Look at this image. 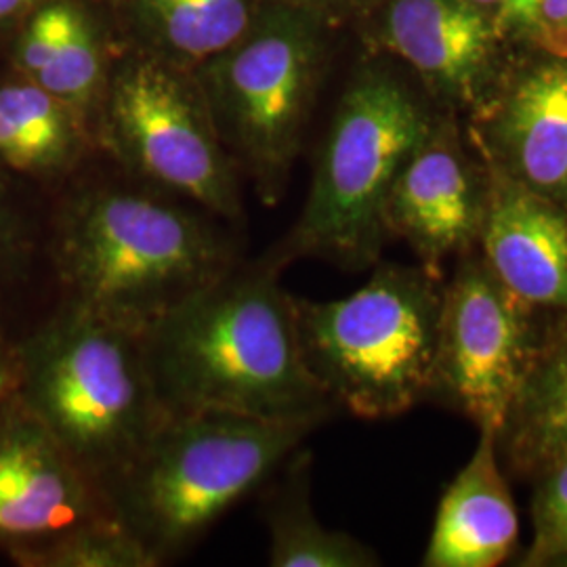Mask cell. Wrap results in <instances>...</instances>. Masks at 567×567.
<instances>
[{
  "label": "cell",
  "mask_w": 567,
  "mask_h": 567,
  "mask_svg": "<svg viewBox=\"0 0 567 567\" xmlns=\"http://www.w3.org/2000/svg\"><path fill=\"white\" fill-rule=\"evenodd\" d=\"M282 269L238 264L143 332L145 360L168 414L221 410L322 425L337 408L305 364Z\"/></svg>",
  "instance_id": "1"
},
{
  "label": "cell",
  "mask_w": 567,
  "mask_h": 567,
  "mask_svg": "<svg viewBox=\"0 0 567 567\" xmlns=\"http://www.w3.org/2000/svg\"><path fill=\"white\" fill-rule=\"evenodd\" d=\"M224 224L150 183L81 185L49 238L61 301L143 334L240 264Z\"/></svg>",
  "instance_id": "2"
},
{
  "label": "cell",
  "mask_w": 567,
  "mask_h": 567,
  "mask_svg": "<svg viewBox=\"0 0 567 567\" xmlns=\"http://www.w3.org/2000/svg\"><path fill=\"white\" fill-rule=\"evenodd\" d=\"M316 426L221 410L168 414L103 487L105 503L163 566L269 480Z\"/></svg>",
  "instance_id": "3"
},
{
  "label": "cell",
  "mask_w": 567,
  "mask_h": 567,
  "mask_svg": "<svg viewBox=\"0 0 567 567\" xmlns=\"http://www.w3.org/2000/svg\"><path fill=\"white\" fill-rule=\"evenodd\" d=\"M16 347L18 398L103 492L168 416L142 332L61 301Z\"/></svg>",
  "instance_id": "4"
},
{
  "label": "cell",
  "mask_w": 567,
  "mask_h": 567,
  "mask_svg": "<svg viewBox=\"0 0 567 567\" xmlns=\"http://www.w3.org/2000/svg\"><path fill=\"white\" fill-rule=\"evenodd\" d=\"M442 278L423 265L379 264L353 295H292L305 364L334 405L364 421L400 416L435 393Z\"/></svg>",
  "instance_id": "5"
},
{
  "label": "cell",
  "mask_w": 567,
  "mask_h": 567,
  "mask_svg": "<svg viewBox=\"0 0 567 567\" xmlns=\"http://www.w3.org/2000/svg\"><path fill=\"white\" fill-rule=\"evenodd\" d=\"M435 126L398 79L370 70L344 91L299 219L264 255L280 269L320 259L347 271L381 261L386 196Z\"/></svg>",
  "instance_id": "6"
},
{
  "label": "cell",
  "mask_w": 567,
  "mask_h": 567,
  "mask_svg": "<svg viewBox=\"0 0 567 567\" xmlns=\"http://www.w3.org/2000/svg\"><path fill=\"white\" fill-rule=\"evenodd\" d=\"M320 65L316 11L295 0H267L238 41L192 72L229 158L267 206L282 200Z\"/></svg>",
  "instance_id": "7"
},
{
  "label": "cell",
  "mask_w": 567,
  "mask_h": 567,
  "mask_svg": "<svg viewBox=\"0 0 567 567\" xmlns=\"http://www.w3.org/2000/svg\"><path fill=\"white\" fill-rule=\"evenodd\" d=\"M95 142L137 182L189 200L225 224L243 219L240 171L192 72L152 53L118 63L107 76Z\"/></svg>",
  "instance_id": "8"
},
{
  "label": "cell",
  "mask_w": 567,
  "mask_h": 567,
  "mask_svg": "<svg viewBox=\"0 0 567 567\" xmlns=\"http://www.w3.org/2000/svg\"><path fill=\"white\" fill-rule=\"evenodd\" d=\"M545 330L538 309L492 271L480 246L466 250L444 286L435 393L498 433Z\"/></svg>",
  "instance_id": "9"
},
{
  "label": "cell",
  "mask_w": 567,
  "mask_h": 567,
  "mask_svg": "<svg viewBox=\"0 0 567 567\" xmlns=\"http://www.w3.org/2000/svg\"><path fill=\"white\" fill-rule=\"evenodd\" d=\"M103 515L112 511L100 486L18 393L0 404V550L39 545Z\"/></svg>",
  "instance_id": "10"
},
{
  "label": "cell",
  "mask_w": 567,
  "mask_h": 567,
  "mask_svg": "<svg viewBox=\"0 0 567 567\" xmlns=\"http://www.w3.org/2000/svg\"><path fill=\"white\" fill-rule=\"evenodd\" d=\"M489 175L473 166L452 126H433L410 156L385 204L389 240H404L429 271L475 248L486 221Z\"/></svg>",
  "instance_id": "11"
},
{
  "label": "cell",
  "mask_w": 567,
  "mask_h": 567,
  "mask_svg": "<svg viewBox=\"0 0 567 567\" xmlns=\"http://www.w3.org/2000/svg\"><path fill=\"white\" fill-rule=\"evenodd\" d=\"M480 250L492 271L538 311L567 316V208L487 163Z\"/></svg>",
  "instance_id": "12"
},
{
  "label": "cell",
  "mask_w": 567,
  "mask_h": 567,
  "mask_svg": "<svg viewBox=\"0 0 567 567\" xmlns=\"http://www.w3.org/2000/svg\"><path fill=\"white\" fill-rule=\"evenodd\" d=\"M496 32L468 0H391L379 37L435 93L484 107Z\"/></svg>",
  "instance_id": "13"
},
{
  "label": "cell",
  "mask_w": 567,
  "mask_h": 567,
  "mask_svg": "<svg viewBox=\"0 0 567 567\" xmlns=\"http://www.w3.org/2000/svg\"><path fill=\"white\" fill-rule=\"evenodd\" d=\"M486 161L567 208V60L527 70L487 102Z\"/></svg>",
  "instance_id": "14"
},
{
  "label": "cell",
  "mask_w": 567,
  "mask_h": 567,
  "mask_svg": "<svg viewBox=\"0 0 567 567\" xmlns=\"http://www.w3.org/2000/svg\"><path fill=\"white\" fill-rule=\"evenodd\" d=\"M517 543L519 515L498 465V433L480 429L475 452L440 501L423 566H501Z\"/></svg>",
  "instance_id": "15"
},
{
  "label": "cell",
  "mask_w": 567,
  "mask_h": 567,
  "mask_svg": "<svg viewBox=\"0 0 567 567\" xmlns=\"http://www.w3.org/2000/svg\"><path fill=\"white\" fill-rule=\"evenodd\" d=\"M95 142L91 126L37 82L0 84V166L32 179H61Z\"/></svg>",
  "instance_id": "16"
},
{
  "label": "cell",
  "mask_w": 567,
  "mask_h": 567,
  "mask_svg": "<svg viewBox=\"0 0 567 567\" xmlns=\"http://www.w3.org/2000/svg\"><path fill=\"white\" fill-rule=\"evenodd\" d=\"M498 450L508 466L534 477L567 452V316H553L536 358L527 370L505 425Z\"/></svg>",
  "instance_id": "17"
},
{
  "label": "cell",
  "mask_w": 567,
  "mask_h": 567,
  "mask_svg": "<svg viewBox=\"0 0 567 567\" xmlns=\"http://www.w3.org/2000/svg\"><path fill=\"white\" fill-rule=\"evenodd\" d=\"M267 0H126L147 53L185 72L221 55L259 18Z\"/></svg>",
  "instance_id": "18"
},
{
  "label": "cell",
  "mask_w": 567,
  "mask_h": 567,
  "mask_svg": "<svg viewBox=\"0 0 567 567\" xmlns=\"http://www.w3.org/2000/svg\"><path fill=\"white\" fill-rule=\"evenodd\" d=\"M311 458L295 452L284 480L265 501L271 567H377L379 555L343 529L326 527L309 501Z\"/></svg>",
  "instance_id": "19"
},
{
  "label": "cell",
  "mask_w": 567,
  "mask_h": 567,
  "mask_svg": "<svg viewBox=\"0 0 567 567\" xmlns=\"http://www.w3.org/2000/svg\"><path fill=\"white\" fill-rule=\"evenodd\" d=\"M107 76L95 23L84 7L72 0L60 42L32 82L72 107L95 135Z\"/></svg>",
  "instance_id": "20"
},
{
  "label": "cell",
  "mask_w": 567,
  "mask_h": 567,
  "mask_svg": "<svg viewBox=\"0 0 567 567\" xmlns=\"http://www.w3.org/2000/svg\"><path fill=\"white\" fill-rule=\"evenodd\" d=\"M21 567H156L158 561L114 515L86 519L39 545L9 553Z\"/></svg>",
  "instance_id": "21"
},
{
  "label": "cell",
  "mask_w": 567,
  "mask_h": 567,
  "mask_svg": "<svg viewBox=\"0 0 567 567\" xmlns=\"http://www.w3.org/2000/svg\"><path fill=\"white\" fill-rule=\"evenodd\" d=\"M534 536L522 566H567V452L534 475Z\"/></svg>",
  "instance_id": "22"
},
{
  "label": "cell",
  "mask_w": 567,
  "mask_h": 567,
  "mask_svg": "<svg viewBox=\"0 0 567 567\" xmlns=\"http://www.w3.org/2000/svg\"><path fill=\"white\" fill-rule=\"evenodd\" d=\"M32 252L28 224L0 177V292L23 274Z\"/></svg>",
  "instance_id": "23"
},
{
  "label": "cell",
  "mask_w": 567,
  "mask_h": 567,
  "mask_svg": "<svg viewBox=\"0 0 567 567\" xmlns=\"http://www.w3.org/2000/svg\"><path fill=\"white\" fill-rule=\"evenodd\" d=\"M545 0H501L496 28H534L540 23Z\"/></svg>",
  "instance_id": "24"
},
{
  "label": "cell",
  "mask_w": 567,
  "mask_h": 567,
  "mask_svg": "<svg viewBox=\"0 0 567 567\" xmlns=\"http://www.w3.org/2000/svg\"><path fill=\"white\" fill-rule=\"evenodd\" d=\"M20 385V362L18 347L0 330V404L18 393Z\"/></svg>",
  "instance_id": "25"
},
{
  "label": "cell",
  "mask_w": 567,
  "mask_h": 567,
  "mask_svg": "<svg viewBox=\"0 0 567 567\" xmlns=\"http://www.w3.org/2000/svg\"><path fill=\"white\" fill-rule=\"evenodd\" d=\"M49 0H0V32L21 25Z\"/></svg>",
  "instance_id": "26"
},
{
  "label": "cell",
  "mask_w": 567,
  "mask_h": 567,
  "mask_svg": "<svg viewBox=\"0 0 567 567\" xmlns=\"http://www.w3.org/2000/svg\"><path fill=\"white\" fill-rule=\"evenodd\" d=\"M538 25L540 28H567V0H545Z\"/></svg>",
  "instance_id": "27"
},
{
  "label": "cell",
  "mask_w": 567,
  "mask_h": 567,
  "mask_svg": "<svg viewBox=\"0 0 567 567\" xmlns=\"http://www.w3.org/2000/svg\"><path fill=\"white\" fill-rule=\"evenodd\" d=\"M540 44L557 60H567V28H540Z\"/></svg>",
  "instance_id": "28"
},
{
  "label": "cell",
  "mask_w": 567,
  "mask_h": 567,
  "mask_svg": "<svg viewBox=\"0 0 567 567\" xmlns=\"http://www.w3.org/2000/svg\"><path fill=\"white\" fill-rule=\"evenodd\" d=\"M295 2H299V4H303V7H309V9H313V11H316V7H318V4H328V2H344V0H295Z\"/></svg>",
  "instance_id": "29"
},
{
  "label": "cell",
  "mask_w": 567,
  "mask_h": 567,
  "mask_svg": "<svg viewBox=\"0 0 567 567\" xmlns=\"http://www.w3.org/2000/svg\"><path fill=\"white\" fill-rule=\"evenodd\" d=\"M468 2L477 4L480 9H492V7H498V4H501V0H468Z\"/></svg>",
  "instance_id": "30"
}]
</instances>
